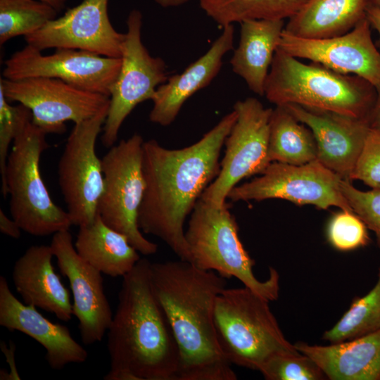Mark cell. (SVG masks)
I'll list each match as a JSON object with an SVG mask.
<instances>
[{
	"mask_svg": "<svg viewBox=\"0 0 380 380\" xmlns=\"http://www.w3.org/2000/svg\"><path fill=\"white\" fill-rule=\"evenodd\" d=\"M236 117L233 109L198 141L182 148H167L155 139L144 142L146 189L139 227L160 239L180 260L191 262L184 224L220 171L221 151Z\"/></svg>",
	"mask_w": 380,
	"mask_h": 380,
	"instance_id": "cell-1",
	"label": "cell"
},
{
	"mask_svg": "<svg viewBox=\"0 0 380 380\" xmlns=\"http://www.w3.org/2000/svg\"><path fill=\"white\" fill-rule=\"evenodd\" d=\"M155 295L179 353L177 380H236L217 340L214 310L226 279L179 260L151 262Z\"/></svg>",
	"mask_w": 380,
	"mask_h": 380,
	"instance_id": "cell-2",
	"label": "cell"
},
{
	"mask_svg": "<svg viewBox=\"0 0 380 380\" xmlns=\"http://www.w3.org/2000/svg\"><path fill=\"white\" fill-rule=\"evenodd\" d=\"M151 262L140 258L122 277L108 330L104 380H177L179 349L152 286Z\"/></svg>",
	"mask_w": 380,
	"mask_h": 380,
	"instance_id": "cell-3",
	"label": "cell"
},
{
	"mask_svg": "<svg viewBox=\"0 0 380 380\" xmlns=\"http://www.w3.org/2000/svg\"><path fill=\"white\" fill-rule=\"evenodd\" d=\"M264 96L276 106L296 104L368 120L377 91L361 77L303 63L277 48Z\"/></svg>",
	"mask_w": 380,
	"mask_h": 380,
	"instance_id": "cell-4",
	"label": "cell"
},
{
	"mask_svg": "<svg viewBox=\"0 0 380 380\" xmlns=\"http://www.w3.org/2000/svg\"><path fill=\"white\" fill-rule=\"evenodd\" d=\"M269 303L244 286L225 288L217 297V340L232 365L260 371L274 355L299 352L284 335Z\"/></svg>",
	"mask_w": 380,
	"mask_h": 380,
	"instance_id": "cell-5",
	"label": "cell"
},
{
	"mask_svg": "<svg viewBox=\"0 0 380 380\" xmlns=\"http://www.w3.org/2000/svg\"><path fill=\"white\" fill-rule=\"evenodd\" d=\"M184 235L191 263L196 267L214 271L225 279L235 277L270 302L278 298L279 273L270 267L267 279L262 281L255 277V261L239 239L237 222L227 202L217 208L199 198Z\"/></svg>",
	"mask_w": 380,
	"mask_h": 380,
	"instance_id": "cell-6",
	"label": "cell"
},
{
	"mask_svg": "<svg viewBox=\"0 0 380 380\" xmlns=\"http://www.w3.org/2000/svg\"><path fill=\"white\" fill-rule=\"evenodd\" d=\"M46 133L29 122L13 142L8 154L1 193L10 196L11 217L21 229L34 236L69 230L67 211L51 199L40 172L43 152L49 147Z\"/></svg>",
	"mask_w": 380,
	"mask_h": 380,
	"instance_id": "cell-7",
	"label": "cell"
},
{
	"mask_svg": "<svg viewBox=\"0 0 380 380\" xmlns=\"http://www.w3.org/2000/svg\"><path fill=\"white\" fill-rule=\"evenodd\" d=\"M144 142L139 134H134L111 146L101 158L104 185L98 214L107 225L125 235L139 253L150 255L157 252L158 245L144 236L138 224L146 189Z\"/></svg>",
	"mask_w": 380,
	"mask_h": 380,
	"instance_id": "cell-8",
	"label": "cell"
},
{
	"mask_svg": "<svg viewBox=\"0 0 380 380\" xmlns=\"http://www.w3.org/2000/svg\"><path fill=\"white\" fill-rule=\"evenodd\" d=\"M110 102V101H109ZM109 103L95 115L75 124L58 163V180L72 225L92 222L103 190L102 161L96 143L103 129Z\"/></svg>",
	"mask_w": 380,
	"mask_h": 380,
	"instance_id": "cell-9",
	"label": "cell"
},
{
	"mask_svg": "<svg viewBox=\"0 0 380 380\" xmlns=\"http://www.w3.org/2000/svg\"><path fill=\"white\" fill-rule=\"evenodd\" d=\"M142 19L141 11L133 9L126 20L121 66L110 89L108 115L102 129L101 139L106 148L115 144L124 121L135 107L152 100L157 88L168 78L165 61L152 56L142 42Z\"/></svg>",
	"mask_w": 380,
	"mask_h": 380,
	"instance_id": "cell-10",
	"label": "cell"
},
{
	"mask_svg": "<svg viewBox=\"0 0 380 380\" xmlns=\"http://www.w3.org/2000/svg\"><path fill=\"white\" fill-rule=\"evenodd\" d=\"M233 109L237 117L224 142L220 171L200 197L217 208L226 203L229 193L241 180L260 175L270 163L268 141L273 108L248 97L237 101Z\"/></svg>",
	"mask_w": 380,
	"mask_h": 380,
	"instance_id": "cell-11",
	"label": "cell"
},
{
	"mask_svg": "<svg viewBox=\"0 0 380 380\" xmlns=\"http://www.w3.org/2000/svg\"><path fill=\"white\" fill-rule=\"evenodd\" d=\"M341 179L317 159L300 165L272 162L259 177L235 186L227 199L237 202L279 198L324 210L336 206L353 212L341 192Z\"/></svg>",
	"mask_w": 380,
	"mask_h": 380,
	"instance_id": "cell-12",
	"label": "cell"
},
{
	"mask_svg": "<svg viewBox=\"0 0 380 380\" xmlns=\"http://www.w3.org/2000/svg\"><path fill=\"white\" fill-rule=\"evenodd\" d=\"M0 89L8 101L26 106L31 111L32 122L46 134H63L66 122L86 120L110 101L107 96L50 77H1Z\"/></svg>",
	"mask_w": 380,
	"mask_h": 380,
	"instance_id": "cell-13",
	"label": "cell"
},
{
	"mask_svg": "<svg viewBox=\"0 0 380 380\" xmlns=\"http://www.w3.org/2000/svg\"><path fill=\"white\" fill-rule=\"evenodd\" d=\"M27 44L5 61L3 78L18 80L50 77L63 80L82 89L110 96L121 66L120 58L94 53L58 49L49 55Z\"/></svg>",
	"mask_w": 380,
	"mask_h": 380,
	"instance_id": "cell-14",
	"label": "cell"
},
{
	"mask_svg": "<svg viewBox=\"0 0 380 380\" xmlns=\"http://www.w3.org/2000/svg\"><path fill=\"white\" fill-rule=\"evenodd\" d=\"M109 0H83L62 16L25 37L27 44L48 49L82 50L120 58L125 33L113 26L108 13Z\"/></svg>",
	"mask_w": 380,
	"mask_h": 380,
	"instance_id": "cell-15",
	"label": "cell"
},
{
	"mask_svg": "<svg viewBox=\"0 0 380 380\" xmlns=\"http://www.w3.org/2000/svg\"><path fill=\"white\" fill-rule=\"evenodd\" d=\"M278 48L297 58L361 77L380 89V52L367 17L348 32L331 37L303 38L283 31Z\"/></svg>",
	"mask_w": 380,
	"mask_h": 380,
	"instance_id": "cell-16",
	"label": "cell"
},
{
	"mask_svg": "<svg viewBox=\"0 0 380 380\" xmlns=\"http://www.w3.org/2000/svg\"><path fill=\"white\" fill-rule=\"evenodd\" d=\"M50 246L61 274L69 281L73 315L79 322L82 343L92 345L101 341L113 316L102 273L79 255L69 230L53 234Z\"/></svg>",
	"mask_w": 380,
	"mask_h": 380,
	"instance_id": "cell-17",
	"label": "cell"
},
{
	"mask_svg": "<svg viewBox=\"0 0 380 380\" xmlns=\"http://www.w3.org/2000/svg\"><path fill=\"white\" fill-rule=\"evenodd\" d=\"M284 106L312 131L317 144V159L341 179L351 182L370 128L368 120L296 104Z\"/></svg>",
	"mask_w": 380,
	"mask_h": 380,
	"instance_id": "cell-18",
	"label": "cell"
},
{
	"mask_svg": "<svg viewBox=\"0 0 380 380\" xmlns=\"http://www.w3.org/2000/svg\"><path fill=\"white\" fill-rule=\"evenodd\" d=\"M0 325L10 331L23 333L43 346L46 360L53 369L84 362L88 357L87 351L74 339L66 326L52 322L36 307L21 303L4 276L0 277Z\"/></svg>",
	"mask_w": 380,
	"mask_h": 380,
	"instance_id": "cell-19",
	"label": "cell"
},
{
	"mask_svg": "<svg viewBox=\"0 0 380 380\" xmlns=\"http://www.w3.org/2000/svg\"><path fill=\"white\" fill-rule=\"evenodd\" d=\"M208 50L182 72L168 77L160 85L152 99L149 113L151 122L165 127L177 117L185 102L206 87L217 75L224 56L234 49V27L228 25Z\"/></svg>",
	"mask_w": 380,
	"mask_h": 380,
	"instance_id": "cell-20",
	"label": "cell"
},
{
	"mask_svg": "<svg viewBox=\"0 0 380 380\" xmlns=\"http://www.w3.org/2000/svg\"><path fill=\"white\" fill-rule=\"evenodd\" d=\"M53 257L51 246H30L15 261L12 280L24 303L68 322L73 315L72 303L68 289L55 272Z\"/></svg>",
	"mask_w": 380,
	"mask_h": 380,
	"instance_id": "cell-21",
	"label": "cell"
},
{
	"mask_svg": "<svg viewBox=\"0 0 380 380\" xmlns=\"http://www.w3.org/2000/svg\"><path fill=\"white\" fill-rule=\"evenodd\" d=\"M295 348L313 360L330 380H380V329L327 346L297 342Z\"/></svg>",
	"mask_w": 380,
	"mask_h": 380,
	"instance_id": "cell-22",
	"label": "cell"
},
{
	"mask_svg": "<svg viewBox=\"0 0 380 380\" xmlns=\"http://www.w3.org/2000/svg\"><path fill=\"white\" fill-rule=\"evenodd\" d=\"M237 46L230 60L232 71L250 90L264 96L266 80L284 30L283 20H251L240 23Z\"/></svg>",
	"mask_w": 380,
	"mask_h": 380,
	"instance_id": "cell-23",
	"label": "cell"
},
{
	"mask_svg": "<svg viewBox=\"0 0 380 380\" xmlns=\"http://www.w3.org/2000/svg\"><path fill=\"white\" fill-rule=\"evenodd\" d=\"M74 246L86 262L111 277H123L141 258L127 237L107 225L99 214L79 227Z\"/></svg>",
	"mask_w": 380,
	"mask_h": 380,
	"instance_id": "cell-24",
	"label": "cell"
},
{
	"mask_svg": "<svg viewBox=\"0 0 380 380\" xmlns=\"http://www.w3.org/2000/svg\"><path fill=\"white\" fill-rule=\"evenodd\" d=\"M367 6V0H307L284 31L303 38L338 36L366 17Z\"/></svg>",
	"mask_w": 380,
	"mask_h": 380,
	"instance_id": "cell-25",
	"label": "cell"
},
{
	"mask_svg": "<svg viewBox=\"0 0 380 380\" xmlns=\"http://www.w3.org/2000/svg\"><path fill=\"white\" fill-rule=\"evenodd\" d=\"M317 144L312 131L285 106L272 109L268 141L270 163L300 165L317 159Z\"/></svg>",
	"mask_w": 380,
	"mask_h": 380,
	"instance_id": "cell-26",
	"label": "cell"
},
{
	"mask_svg": "<svg viewBox=\"0 0 380 380\" xmlns=\"http://www.w3.org/2000/svg\"><path fill=\"white\" fill-rule=\"evenodd\" d=\"M201 8L222 27L251 20L289 19L307 0H197Z\"/></svg>",
	"mask_w": 380,
	"mask_h": 380,
	"instance_id": "cell-27",
	"label": "cell"
},
{
	"mask_svg": "<svg viewBox=\"0 0 380 380\" xmlns=\"http://www.w3.org/2000/svg\"><path fill=\"white\" fill-rule=\"evenodd\" d=\"M380 329V267L377 281L365 296L354 299L347 312L322 338L329 343L349 341Z\"/></svg>",
	"mask_w": 380,
	"mask_h": 380,
	"instance_id": "cell-28",
	"label": "cell"
},
{
	"mask_svg": "<svg viewBox=\"0 0 380 380\" xmlns=\"http://www.w3.org/2000/svg\"><path fill=\"white\" fill-rule=\"evenodd\" d=\"M57 13L39 0H0V44L35 32L56 18Z\"/></svg>",
	"mask_w": 380,
	"mask_h": 380,
	"instance_id": "cell-29",
	"label": "cell"
},
{
	"mask_svg": "<svg viewBox=\"0 0 380 380\" xmlns=\"http://www.w3.org/2000/svg\"><path fill=\"white\" fill-rule=\"evenodd\" d=\"M259 372L267 380L327 379L317 364L300 352L274 355L265 362Z\"/></svg>",
	"mask_w": 380,
	"mask_h": 380,
	"instance_id": "cell-30",
	"label": "cell"
},
{
	"mask_svg": "<svg viewBox=\"0 0 380 380\" xmlns=\"http://www.w3.org/2000/svg\"><path fill=\"white\" fill-rule=\"evenodd\" d=\"M367 229L364 222L354 212L341 210L330 219L327 236L334 248L348 251L368 245Z\"/></svg>",
	"mask_w": 380,
	"mask_h": 380,
	"instance_id": "cell-31",
	"label": "cell"
},
{
	"mask_svg": "<svg viewBox=\"0 0 380 380\" xmlns=\"http://www.w3.org/2000/svg\"><path fill=\"white\" fill-rule=\"evenodd\" d=\"M0 89V173L4 177L9 147L25 125L32 121L31 111L19 103L12 106Z\"/></svg>",
	"mask_w": 380,
	"mask_h": 380,
	"instance_id": "cell-32",
	"label": "cell"
},
{
	"mask_svg": "<svg viewBox=\"0 0 380 380\" xmlns=\"http://www.w3.org/2000/svg\"><path fill=\"white\" fill-rule=\"evenodd\" d=\"M340 186L353 212L375 234L380 248V189L361 191L353 186L350 181L343 179Z\"/></svg>",
	"mask_w": 380,
	"mask_h": 380,
	"instance_id": "cell-33",
	"label": "cell"
},
{
	"mask_svg": "<svg viewBox=\"0 0 380 380\" xmlns=\"http://www.w3.org/2000/svg\"><path fill=\"white\" fill-rule=\"evenodd\" d=\"M380 189V129L369 128L350 180Z\"/></svg>",
	"mask_w": 380,
	"mask_h": 380,
	"instance_id": "cell-34",
	"label": "cell"
},
{
	"mask_svg": "<svg viewBox=\"0 0 380 380\" xmlns=\"http://www.w3.org/2000/svg\"><path fill=\"white\" fill-rule=\"evenodd\" d=\"M1 351L4 353L6 359V362L10 366V371L8 373L6 372L4 369H1L0 372V379L1 380H19L20 379V375L18 372V370L15 367V344L11 342L8 348L7 347L4 341H1Z\"/></svg>",
	"mask_w": 380,
	"mask_h": 380,
	"instance_id": "cell-35",
	"label": "cell"
},
{
	"mask_svg": "<svg viewBox=\"0 0 380 380\" xmlns=\"http://www.w3.org/2000/svg\"><path fill=\"white\" fill-rule=\"evenodd\" d=\"M21 228L12 217L9 218L3 210L0 209V232L13 239H19L21 235Z\"/></svg>",
	"mask_w": 380,
	"mask_h": 380,
	"instance_id": "cell-36",
	"label": "cell"
},
{
	"mask_svg": "<svg viewBox=\"0 0 380 380\" xmlns=\"http://www.w3.org/2000/svg\"><path fill=\"white\" fill-rule=\"evenodd\" d=\"M368 120L371 128L380 129V89L377 90L376 100Z\"/></svg>",
	"mask_w": 380,
	"mask_h": 380,
	"instance_id": "cell-37",
	"label": "cell"
},
{
	"mask_svg": "<svg viewBox=\"0 0 380 380\" xmlns=\"http://www.w3.org/2000/svg\"><path fill=\"white\" fill-rule=\"evenodd\" d=\"M366 17L369 20L371 27L374 28L380 36V9L367 6Z\"/></svg>",
	"mask_w": 380,
	"mask_h": 380,
	"instance_id": "cell-38",
	"label": "cell"
},
{
	"mask_svg": "<svg viewBox=\"0 0 380 380\" xmlns=\"http://www.w3.org/2000/svg\"><path fill=\"white\" fill-rule=\"evenodd\" d=\"M190 0H153V1L158 6L163 8H175L181 6Z\"/></svg>",
	"mask_w": 380,
	"mask_h": 380,
	"instance_id": "cell-39",
	"label": "cell"
},
{
	"mask_svg": "<svg viewBox=\"0 0 380 380\" xmlns=\"http://www.w3.org/2000/svg\"><path fill=\"white\" fill-rule=\"evenodd\" d=\"M39 1L51 6V7L55 8L58 12L61 11L64 8L67 1V0H39Z\"/></svg>",
	"mask_w": 380,
	"mask_h": 380,
	"instance_id": "cell-40",
	"label": "cell"
},
{
	"mask_svg": "<svg viewBox=\"0 0 380 380\" xmlns=\"http://www.w3.org/2000/svg\"><path fill=\"white\" fill-rule=\"evenodd\" d=\"M368 6L380 9V0H367Z\"/></svg>",
	"mask_w": 380,
	"mask_h": 380,
	"instance_id": "cell-41",
	"label": "cell"
}]
</instances>
